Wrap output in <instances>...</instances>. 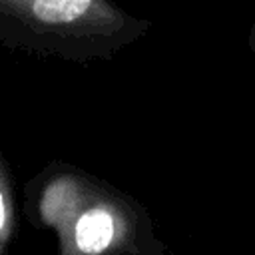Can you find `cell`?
Listing matches in <instances>:
<instances>
[{"instance_id":"obj_1","label":"cell","mask_w":255,"mask_h":255,"mask_svg":"<svg viewBox=\"0 0 255 255\" xmlns=\"http://www.w3.org/2000/svg\"><path fill=\"white\" fill-rule=\"evenodd\" d=\"M24 213L56 255H165L143 203L94 173L52 161L24 185Z\"/></svg>"},{"instance_id":"obj_2","label":"cell","mask_w":255,"mask_h":255,"mask_svg":"<svg viewBox=\"0 0 255 255\" xmlns=\"http://www.w3.org/2000/svg\"><path fill=\"white\" fill-rule=\"evenodd\" d=\"M149 28L114 0H0V46L42 58L112 60Z\"/></svg>"},{"instance_id":"obj_3","label":"cell","mask_w":255,"mask_h":255,"mask_svg":"<svg viewBox=\"0 0 255 255\" xmlns=\"http://www.w3.org/2000/svg\"><path fill=\"white\" fill-rule=\"evenodd\" d=\"M18 233V205L10 165L0 149V255H8Z\"/></svg>"},{"instance_id":"obj_4","label":"cell","mask_w":255,"mask_h":255,"mask_svg":"<svg viewBox=\"0 0 255 255\" xmlns=\"http://www.w3.org/2000/svg\"><path fill=\"white\" fill-rule=\"evenodd\" d=\"M247 44H249V48H251V52L255 54V20H253V26H251V32H249V36H247Z\"/></svg>"}]
</instances>
